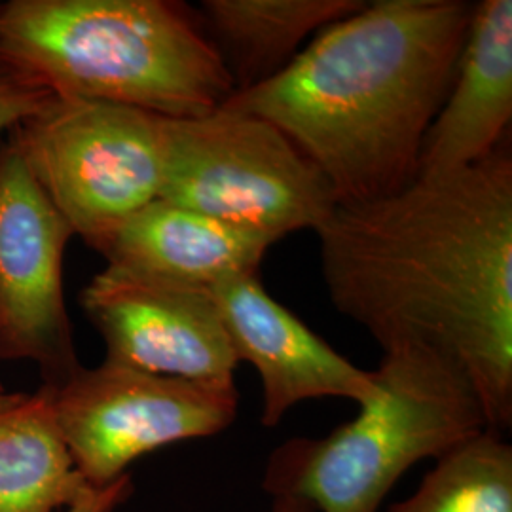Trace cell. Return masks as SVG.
<instances>
[{
	"label": "cell",
	"instance_id": "2e32d148",
	"mask_svg": "<svg viewBox=\"0 0 512 512\" xmlns=\"http://www.w3.org/2000/svg\"><path fill=\"white\" fill-rule=\"evenodd\" d=\"M54 97L35 76L0 61V133L12 131Z\"/></svg>",
	"mask_w": 512,
	"mask_h": 512
},
{
	"label": "cell",
	"instance_id": "30bf717a",
	"mask_svg": "<svg viewBox=\"0 0 512 512\" xmlns=\"http://www.w3.org/2000/svg\"><path fill=\"white\" fill-rule=\"evenodd\" d=\"M239 363L255 366L262 385L264 427L279 425L296 404L338 397L363 404L374 397L372 370L353 365L293 311L274 300L258 274L211 287Z\"/></svg>",
	"mask_w": 512,
	"mask_h": 512
},
{
	"label": "cell",
	"instance_id": "ffe728a7",
	"mask_svg": "<svg viewBox=\"0 0 512 512\" xmlns=\"http://www.w3.org/2000/svg\"><path fill=\"white\" fill-rule=\"evenodd\" d=\"M0 10H2V2H0Z\"/></svg>",
	"mask_w": 512,
	"mask_h": 512
},
{
	"label": "cell",
	"instance_id": "ba28073f",
	"mask_svg": "<svg viewBox=\"0 0 512 512\" xmlns=\"http://www.w3.org/2000/svg\"><path fill=\"white\" fill-rule=\"evenodd\" d=\"M73 236L16 148L0 145V359L33 361L44 385L82 366L63 287Z\"/></svg>",
	"mask_w": 512,
	"mask_h": 512
},
{
	"label": "cell",
	"instance_id": "d6986e66",
	"mask_svg": "<svg viewBox=\"0 0 512 512\" xmlns=\"http://www.w3.org/2000/svg\"><path fill=\"white\" fill-rule=\"evenodd\" d=\"M6 393H8V391H6V389H4V385H2V382H0V397H4V395H6Z\"/></svg>",
	"mask_w": 512,
	"mask_h": 512
},
{
	"label": "cell",
	"instance_id": "3957f363",
	"mask_svg": "<svg viewBox=\"0 0 512 512\" xmlns=\"http://www.w3.org/2000/svg\"><path fill=\"white\" fill-rule=\"evenodd\" d=\"M0 61L55 97L198 118L236 86L202 18L173 0H10Z\"/></svg>",
	"mask_w": 512,
	"mask_h": 512
},
{
	"label": "cell",
	"instance_id": "8fae6325",
	"mask_svg": "<svg viewBox=\"0 0 512 512\" xmlns=\"http://www.w3.org/2000/svg\"><path fill=\"white\" fill-rule=\"evenodd\" d=\"M512 120V2L482 0L459 54L452 86L421 143L418 177L482 162L505 143Z\"/></svg>",
	"mask_w": 512,
	"mask_h": 512
},
{
	"label": "cell",
	"instance_id": "277c9868",
	"mask_svg": "<svg viewBox=\"0 0 512 512\" xmlns=\"http://www.w3.org/2000/svg\"><path fill=\"white\" fill-rule=\"evenodd\" d=\"M372 376L376 393L353 420L275 448L262 475L266 494L298 497L317 512H380L408 469L488 429L473 385L435 349H385Z\"/></svg>",
	"mask_w": 512,
	"mask_h": 512
},
{
	"label": "cell",
	"instance_id": "5bb4252c",
	"mask_svg": "<svg viewBox=\"0 0 512 512\" xmlns=\"http://www.w3.org/2000/svg\"><path fill=\"white\" fill-rule=\"evenodd\" d=\"M90 488L61 437L50 389L0 397V512H65Z\"/></svg>",
	"mask_w": 512,
	"mask_h": 512
},
{
	"label": "cell",
	"instance_id": "ac0fdd59",
	"mask_svg": "<svg viewBox=\"0 0 512 512\" xmlns=\"http://www.w3.org/2000/svg\"><path fill=\"white\" fill-rule=\"evenodd\" d=\"M270 512H317L310 503L298 497H274Z\"/></svg>",
	"mask_w": 512,
	"mask_h": 512
},
{
	"label": "cell",
	"instance_id": "9c48e42d",
	"mask_svg": "<svg viewBox=\"0 0 512 512\" xmlns=\"http://www.w3.org/2000/svg\"><path fill=\"white\" fill-rule=\"evenodd\" d=\"M105 363L202 384H236L239 361L211 289L107 266L80 296Z\"/></svg>",
	"mask_w": 512,
	"mask_h": 512
},
{
	"label": "cell",
	"instance_id": "4fadbf2b",
	"mask_svg": "<svg viewBox=\"0 0 512 512\" xmlns=\"http://www.w3.org/2000/svg\"><path fill=\"white\" fill-rule=\"evenodd\" d=\"M365 4V0H205L202 21L236 92H243L281 73L310 35Z\"/></svg>",
	"mask_w": 512,
	"mask_h": 512
},
{
	"label": "cell",
	"instance_id": "5b68a950",
	"mask_svg": "<svg viewBox=\"0 0 512 512\" xmlns=\"http://www.w3.org/2000/svg\"><path fill=\"white\" fill-rule=\"evenodd\" d=\"M160 198L279 239L317 230L338 205L323 173L264 118L224 109L162 118Z\"/></svg>",
	"mask_w": 512,
	"mask_h": 512
},
{
	"label": "cell",
	"instance_id": "9a60e30c",
	"mask_svg": "<svg viewBox=\"0 0 512 512\" xmlns=\"http://www.w3.org/2000/svg\"><path fill=\"white\" fill-rule=\"evenodd\" d=\"M380 512H512V446L482 431L435 459L418 490Z\"/></svg>",
	"mask_w": 512,
	"mask_h": 512
},
{
	"label": "cell",
	"instance_id": "7a4b0ae2",
	"mask_svg": "<svg viewBox=\"0 0 512 512\" xmlns=\"http://www.w3.org/2000/svg\"><path fill=\"white\" fill-rule=\"evenodd\" d=\"M473 8L465 0L366 2L321 29L281 73L222 107L281 129L338 205L391 196L418 175Z\"/></svg>",
	"mask_w": 512,
	"mask_h": 512
},
{
	"label": "cell",
	"instance_id": "52a82bcc",
	"mask_svg": "<svg viewBox=\"0 0 512 512\" xmlns=\"http://www.w3.org/2000/svg\"><path fill=\"white\" fill-rule=\"evenodd\" d=\"M74 465L92 488L128 475L147 454L183 440L207 439L238 418L236 384H202L128 366H80L46 385Z\"/></svg>",
	"mask_w": 512,
	"mask_h": 512
},
{
	"label": "cell",
	"instance_id": "8992f818",
	"mask_svg": "<svg viewBox=\"0 0 512 512\" xmlns=\"http://www.w3.org/2000/svg\"><path fill=\"white\" fill-rule=\"evenodd\" d=\"M8 143L93 251L160 198L162 118L145 110L54 97L12 129Z\"/></svg>",
	"mask_w": 512,
	"mask_h": 512
},
{
	"label": "cell",
	"instance_id": "e0dca14e",
	"mask_svg": "<svg viewBox=\"0 0 512 512\" xmlns=\"http://www.w3.org/2000/svg\"><path fill=\"white\" fill-rule=\"evenodd\" d=\"M133 492L131 476L124 475L105 488H90L65 512H114Z\"/></svg>",
	"mask_w": 512,
	"mask_h": 512
},
{
	"label": "cell",
	"instance_id": "7c38bea8",
	"mask_svg": "<svg viewBox=\"0 0 512 512\" xmlns=\"http://www.w3.org/2000/svg\"><path fill=\"white\" fill-rule=\"evenodd\" d=\"M275 241L188 207L154 200L95 251L107 266L177 285L211 289L228 277L258 274Z\"/></svg>",
	"mask_w": 512,
	"mask_h": 512
},
{
	"label": "cell",
	"instance_id": "6da1fadb",
	"mask_svg": "<svg viewBox=\"0 0 512 512\" xmlns=\"http://www.w3.org/2000/svg\"><path fill=\"white\" fill-rule=\"evenodd\" d=\"M330 302L385 349L416 344L473 385L488 429L512 425V156L336 205L317 230Z\"/></svg>",
	"mask_w": 512,
	"mask_h": 512
}]
</instances>
